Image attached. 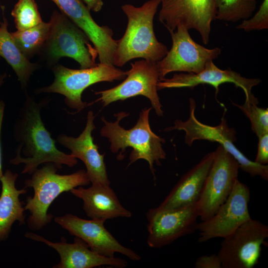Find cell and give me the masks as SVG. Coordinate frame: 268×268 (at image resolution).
<instances>
[{"label":"cell","mask_w":268,"mask_h":268,"mask_svg":"<svg viewBox=\"0 0 268 268\" xmlns=\"http://www.w3.org/2000/svg\"><path fill=\"white\" fill-rule=\"evenodd\" d=\"M268 226L256 219L246 221L223 238L217 253L222 268H252L259 262Z\"/></svg>","instance_id":"cell-9"},{"label":"cell","mask_w":268,"mask_h":268,"mask_svg":"<svg viewBox=\"0 0 268 268\" xmlns=\"http://www.w3.org/2000/svg\"><path fill=\"white\" fill-rule=\"evenodd\" d=\"M25 236L44 243L58 252L60 261L53 266L54 268H92L102 266L123 268L128 265L127 261L124 259L106 257L95 253L85 242L77 237H75L73 243H68L64 237L60 242H54L31 232H26Z\"/></svg>","instance_id":"cell-18"},{"label":"cell","mask_w":268,"mask_h":268,"mask_svg":"<svg viewBox=\"0 0 268 268\" xmlns=\"http://www.w3.org/2000/svg\"><path fill=\"white\" fill-rule=\"evenodd\" d=\"M95 116L92 111L87 113L84 129L77 137L60 134L57 141L71 151V154L81 160L85 164L86 173L91 184L110 185L104 160V154H101L95 144L92 132L95 129Z\"/></svg>","instance_id":"cell-19"},{"label":"cell","mask_w":268,"mask_h":268,"mask_svg":"<svg viewBox=\"0 0 268 268\" xmlns=\"http://www.w3.org/2000/svg\"><path fill=\"white\" fill-rule=\"evenodd\" d=\"M151 109V108L142 109L136 124L129 130L120 125V121L129 115L126 112L115 114L117 120L114 122H108L102 117L104 126L100 134L109 139L113 153H118L121 150L117 156L119 160L123 159V153L127 147H132L129 165L137 160L144 159L148 163L150 170L155 179L154 164L161 165L160 160L166 158V154L162 147L165 139L157 135L150 128L149 115Z\"/></svg>","instance_id":"cell-3"},{"label":"cell","mask_w":268,"mask_h":268,"mask_svg":"<svg viewBox=\"0 0 268 268\" xmlns=\"http://www.w3.org/2000/svg\"><path fill=\"white\" fill-rule=\"evenodd\" d=\"M85 5L90 11L94 12L99 11L102 8L104 2L103 0H82Z\"/></svg>","instance_id":"cell-31"},{"label":"cell","mask_w":268,"mask_h":268,"mask_svg":"<svg viewBox=\"0 0 268 268\" xmlns=\"http://www.w3.org/2000/svg\"><path fill=\"white\" fill-rule=\"evenodd\" d=\"M261 80L259 78H249L242 76L239 73L229 69H221L211 61L205 68L198 73H175L170 78H162L157 85L158 90L168 88H194L201 84L213 86L216 96L219 86L225 83H232L244 91L245 99L255 98L252 92V88L258 85Z\"/></svg>","instance_id":"cell-17"},{"label":"cell","mask_w":268,"mask_h":268,"mask_svg":"<svg viewBox=\"0 0 268 268\" xmlns=\"http://www.w3.org/2000/svg\"><path fill=\"white\" fill-rule=\"evenodd\" d=\"M131 66L121 83L109 89L95 92V94L100 97L91 104L100 102L105 107L118 100L141 95L149 100L156 115L162 116V105L157 88L159 77L156 62L143 59L131 63Z\"/></svg>","instance_id":"cell-11"},{"label":"cell","mask_w":268,"mask_h":268,"mask_svg":"<svg viewBox=\"0 0 268 268\" xmlns=\"http://www.w3.org/2000/svg\"><path fill=\"white\" fill-rule=\"evenodd\" d=\"M25 95L14 126V137L19 146L16 150V156L10 163L23 164L21 171L23 174H32L43 163H54L60 169L63 165L69 167L75 166L77 158L57 148L56 141L43 122L41 112L48 106L50 99L45 98L37 102L27 92Z\"/></svg>","instance_id":"cell-1"},{"label":"cell","mask_w":268,"mask_h":268,"mask_svg":"<svg viewBox=\"0 0 268 268\" xmlns=\"http://www.w3.org/2000/svg\"><path fill=\"white\" fill-rule=\"evenodd\" d=\"M190 115L185 121L177 119L174 126L168 127L164 131H184L185 133V142L191 146L197 140H207L217 142L237 160L240 168L252 177L259 176L268 180V166L261 165L249 159L235 146L236 131L228 126L226 119L223 116L220 123L216 126H211L200 122L196 117V102L190 98Z\"/></svg>","instance_id":"cell-7"},{"label":"cell","mask_w":268,"mask_h":268,"mask_svg":"<svg viewBox=\"0 0 268 268\" xmlns=\"http://www.w3.org/2000/svg\"><path fill=\"white\" fill-rule=\"evenodd\" d=\"M250 190L237 179L225 201L209 219L198 224L199 243L216 238H224L251 219L248 209Z\"/></svg>","instance_id":"cell-12"},{"label":"cell","mask_w":268,"mask_h":268,"mask_svg":"<svg viewBox=\"0 0 268 268\" xmlns=\"http://www.w3.org/2000/svg\"><path fill=\"white\" fill-rule=\"evenodd\" d=\"M5 104L2 100L0 101V180L3 176L2 165V153L1 146V133L2 129V124L4 114Z\"/></svg>","instance_id":"cell-32"},{"label":"cell","mask_w":268,"mask_h":268,"mask_svg":"<svg viewBox=\"0 0 268 268\" xmlns=\"http://www.w3.org/2000/svg\"><path fill=\"white\" fill-rule=\"evenodd\" d=\"M58 169L54 163H46L25 181L24 188H31L34 191L33 196L27 198L24 205L25 210L30 213L27 224L32 230H40L51 222L53 215L48 213V208L60 195L90 183L83 169L70 174L60 175L57 173Z\"/></svg>","instance_id":"cell-4"},{"label":"cell","mask_w":268,"mask_h":268,"mask_svg":"<svg viewBox=\"0 0 268 268\" xmlns=\"http://www.w3.org/2000/svg\"><path fill=\"white\" fill-rule=\"evenodd\" d=\"M50 23L42 21L31 28L11 32V35L18 48L29 60L41 52L48 38Z\"/></svg>","instance_id":"cell-24"},{"label":"cell","mask_w":268,"mask_h":268,"mask_svg":"<svg viewBox=\"0 0 268 268\" xmlns=\"http://www.w3.org/2000/svg\"><path fill=\"white\" fill-rule=\"evenodd\" d=\"M215 19L236 22L252 17L257 0H213Z\"/></svg>","instance_id":"cell-25"},{"label":"cell","mask_w":268,"mask_h":268,"mask_svg":"<svg viewBox=\"0 0 268 268\" xmlns=\"http://www.w3.org/2000/svg\"><path fill=\"white\" fill-rule=\"evenodd\" d=\"M61 12L87 35L96 50L100 63L113 65L117 40L107 26L98 25L81 0H52Z\"/></svg>","instance_id":"cell-16"},{"label":"cell","mask_w":268,"mask_h":268,"mask_svg":"<svg viewBox=\"0 0 268 268\" xmlns=\"http://www.w3.org/2000/svg\"><path fill=\"white\" fill-rule=\"evenodd\" d=\"M11 14L18 30L31 28L43 21L35 0H18Z\"/></svg>","instance_id":"cell-26"},{"label":"cell","mask_w":268,"mask_h":268,"mask_svg":"<svg viewBox=\"0 0 268 268\" xmlns=\"http://www.w3.org/2000/svg\"><path fill=\"white\" fill-rule=\"evenodd\" d=\"M258 151L254 161L261 165H267L268 163V133L258 137Z\"/></svg>","instance_id":"cell-29"},{"label":"cell","mask_w":268,"mask_h":268,"mask_svg":"<svg viewBox=\"0 0 268 268\" xmlns=\"http://www.w3.org/2000/svg\"><path fill=\"white\" fill-rule=\"evenodd\" d=\"M196 268H222L221 261L217 254L201 256L195 263Z\"/></svg>","instance_id":"cell-30"},{"label":"cell","mask_w":268,"mask_h":268,"mask_svg":"<svg viewBox=\"0 0 268 268\" xmlns=\"http://www.w3.org/2000/svg\"><path fill=\"white\" fill-rule=\"evenodd\" d=\"M6 73L5 72L3 73L0 74V87L1 86L2 84L4 83V79L6 77Z\"/></svg>","instance_id":"cell-33"},{"label":"cell","mask_w":268,"mask_h":268,"mask_svg":"<svg viewBox=\"0 0 268 268\" xmlns=\"http://www.w3.org/2000/svg\"><path fill=\"white\" fill-rule=\"evenodd\" d=\"M54 79L49 85L37 89L36 94L59 93L65 96V103L69 108L82 111L87 106L81 95L84 90L100 82L120 80L127 76V71L113 65L98 63L96 66L79 69H71L62 65H54L52 68Z\"/></svg>","instance_id":"cell-6"},{"label":"cell","mask_w":268,"mask_h":268,"mask_svg":"<svg viewBox=\"0 0 268 268\" xmlns=\"http://www.w3.org/2000/svg\"><path fill=\"white\" fill-rule=\"evenodd\" d=\"M17 173L7 170L0 181L1 191L0 195V241L5 239L13 224L18 221L20 224L25 223V203L20 201L19 197L27 193L26 188L18 190L15 181Z\"/></svg>","instance_id":"cell-22"},{"label":"cell","mask_w":268,"mask_h":268,"mask_svg":"<svg viewBox=\"0 0 268 268\" xmlns=\"http://www.w3.org/2000/svg\"><path fill=\"white\" fill-rule=\"evenodd\" d=\"M2 6V20L0 19V58H3L12 67L24 93L27 92L28 83L38 65L30 62L17 46L11 33L8 30V21Z\"/></svg>","instance_id":"cell-23"},{"label":"cell","mask_w":268,"mask_h":268,"mask_svg":"<svg viewBox=\"0 0 268 268\" xmlns=\"http://www.w3.org/2000/svg\"><path fill=\"white\" fill-rule=\"evenodd\" d=\"M70 192L83 201V209L92 219L105 221L117 217H130L131 211L121 204L110 185L92 184L87 188L79 186Z\"/></svg>","instance_id":"cell-21"},{"label":"cell","mask_w":268,"mask_h":268,"mask_svg":"<svg viewBox=\"0 0 268 268\" xmlns=\"http://www.w3.org/2000/svg\"><path fill=\"white\" fill-rule=\"evenodd\" d=\"M161 0H149L141 6L131 4L122 6L128 18L123 37L117 40L113 65L121 67L133 59L142 58L157 62L167 53V46L159 42L153 28V19Z\"/></svg>","instance_id":"cell-2"},{"label":"cell","mask_w":268,"mask_h":268,"mask_svg":"<svg viewBox=\"0 0 268 268\" xmlns=\"http://www.w3.org/2000/svg\"><path fill=\"white\" fill-rule=\"evenodd\" d=\"M232 103L249 118L252 130L258 137L268 133V109L258 107L257 98L245 99L244 103L242 105Z\"/></svg>","instance_id":"cell-27"},{"label":"cell","mask_w":268,"mask_h":268,"mask_svg":"<svg viewBox=\"0 0 268 268\" xmlns=\"http://www.w3.org/2000/svg\"><path fill=\"white\" fill-rule=\"evenodd\" d=\"M169 33L172 41L171 48L164 58L156 62L159 80L174 71L198 73L221 54L219 48L207 49L196 43L189 30L182 25Z\"/></svg>","instance_id":"cell-10"},{"label":"cell","mask_w":268,"mask_h":268,"mask_svg":"<svg viewBox=\"0 0 268 268\" xmlns=\"http://www.w3.org/2000/svg\"><path fill=\"white\" fill-rule=\"evenodd\" d=\"M158 20L169 32L179 25L195 29L203 44L209 42L211 24L215 19L213 0H161Z\"/></svg>","instance_id":"cell-13"},{"label":"cell","mask_w":268,"mask_h":268,"mask_svg":"<svg viewBox=\"0 0 268 268\" xmlns=\"http://www.w3.org/2000/svg\"><path fill=\"white\" fill-rule=\"evenodd\" d=\"M147 244L152 248L170 245L198 230L197 202L183 207L153 212L147 211Z\"/></svg>","instance_id":"cell-14"},{"label":"cell","mask_w":268,"mask_h":268,"mask_svg":"<svg viewBox=\"0 0 268 268\" xmlns=\"http://www.w3.org/2000/svg\"><path fill=\"white\" fill-rule=\"evenodd\" d=\"M50 30L47 40L41 52L49 65L56 64L63 57L71 58L80 68L96 66L98 53L90 41L78 26L62 12L54 11L51 15Z\"/></svg>","instance_id":"cell-5"},{"label":"cell","mask_w":268,"mask_h":268,"mask_svg":"<svg viewBox=\"0 0 268 268\" xmlns=\"http://www.w3.org/2000/svg\"><path fill=\"white\" fill-rule=\"evenodd\" d=\"M213 158V151L205 154L180 178L157 207L149 210L153 212H160L183 207L197 202Z\"/></svg>","instance_id":"cell-20"},{"label":"cell","mask_w":268,"mask_h":268,"mask_svg":"<svg viewBox=\"0 0 268 268\" xmlns=\"http://www.w3.org/2000/svg\"><path fill=\"white\" fill-rule=\"evenodd\" d=\"M55 222L75 237L85 242L95 253L114 257L120 253L130 260L139 261L141 257L133 250L122 245L105 228V221L84 219L71 213L54 217Z\"/></svg>","instance_id":"cell-15"},{"label":"cell","mask_w":268,"mask_h":268,"mask_svg":"<svg viewBox=\"0 0 268 268\" xmlns=\"http://www.w3.org/2000/svg\"><path fill=\"white\" fill-rule=\"evenodd\" d=\"M246 32L268 28V0H263L258 11L253 17L242 21L237 27Z\"/></svg>","instance_id":"cell-28"},{"label":"cell","mask_w":268,"mask_h":268,"mask_svg":"<svg viewBox=\"0 0 268 268\" xmlns=\"http://www.w3.org/2000/svg\"><path fill=\"white\" fill-rule=\"evenodd\" d=\"M213 152V161L197 202L199 217L201 221L209 219L216 213L238 179L239 164L233 156L221 145Z\"/></svg>","instance_id":"cell-8"}]
</instances>
